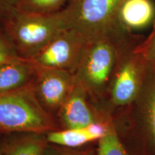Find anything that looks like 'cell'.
<instances>
[{
    "mask_svg": "<svg viewBox=\"0 0 155 155\" xmlns=\"http://www.w3.org/2000/svg\"><path fill=\"white\" fill-rule=\"evenodd\" d=\"M87 42L78 31L68 28L26 61L35 67L64 70L74 74Z\"/></svg>",
    "mask_w": 155,
    "mask_h": 155,
    "instance_id": "52a82bcc",
    "label": "cell"
},
{
    "mask_svg": "<svg viewBox=\"0 0 155 155\" xmlns=\"http://www.w3.org/2000/svg\"><path fill=\"white\" fill-rule=\"evenodd\" d=\"M22 59L6 33L2 26H0V67L6 63Z\"/></svg>",
    "mask_w": 155,
    "mask_h": 155,
    "instance_id": "e0dca14e",
    "label": "cell"
},
{
    "mask_svg": "<svg viewBox=\"0 0 155 155\" xmlns=\"http://www.w3.org/2000/svg\"><path fill=\"white\" fill-rule=\"evenodd\" d=\"M144 37L129 33L120 42L105 106L111 116L132 104L140 91L149 63L136 52L135 47Z\"/></svg>",
    "mask_w": 155,
    "mask_h": 155,
    "instance_id": "3957f363",
    "label": "cell"
},
{
    "mask_svg": "<svg viewBox=\"0 0 155 155\" xmlns=\"http://www.w3.org/2000/svg\"><path fill=\"white\" fill-rule=\"evenodd\" d=\"M68 0H19L17 9L35 14L50 15L61 12Z\"/></svg>",
    "mask_w": 155,
    "mask_h": 155,
    "instance_id": "5bb4252c",
    "label": "cell"
},
{
    "mask_svg": "<svg viewBox=\"0 0 155 155\" xmlns=\"http://www.w3.org/2000/svg\"><path fill=\"white\" fill-rule=\"evenodd\" d=\"M112 116L94 122L86 127L68 128L46 132V139L50 144L78 149L94 141H98L107 134Z\"/></svg>",
    "mask_w": 155,
    "mask_h": 155,
    "instance_id": "8fae6325",
    "label": "cell"
},
{
    "mask_svg": "<svg viewBox=\"0 0 155 155\" xmlns=\"http://www.w3.org/2000/svg\"><path fill=\"white\" fill-rule=\"evenodd\" d=\"M19 0H0V26L17 9Z\"/></svg>",
    "mask_w": 155,
    "mask_h": 155,
    "instance_id": "d6986e66",
    "label": "cell"
},
{
    "mask_svg": "<svg viewBox=\"0 0 155 155\" xmlns=\"http://www.w3.org/2000/svg\"><path fill=\"white\" fill-rule=\"evenodd\" d=\"M96 155H130L118 135L113 119L107 134L98 141Z\"/></svg>",
    "mask_w": 155,
    "mask_h": 155,
    "instance_id": "9a60e30c",
    "label": "cell"
},
{
    "mask_svg": "<svg viewBox=\"0 0 155 155\" xmlns=\"http://www.w3.org/2000/svg\"><path fill=\"white\" fill-rule=\"evenodd\" d=\"M34 68L32 86L37 98L50 114H57L74 86L75 75L64 70Z\"/></svg>",
    "mask_w": 155,
    "mask_h": 155,
    "instance_id": "ba28073f",
    "label": "cell"
},
{
    "mask_svg": "<svg viewBox=\"0 0 155 155\" xmlns=\"http://www.w3.org/2000/svg\"><path fill=\"white\" fill-rule=\"evenodd\" d=\"M154 20L153 0H123L116 12L114 26L121 33H136L152 25Z\"/></svg>",
    "mask_w": 155,
    "mask_h": 155,
    "instance_id": "30bf717a",
    "label": "cell"
},
{
    "mask_svg": "<svg viewBox=\"0 0 155 155\" xmlns=\"http://www.w3.org/2000/svg\"><path fill=\"white\" fill-rule=\"evenodd\" d=\"M88 96L86 89L75 78L72 91L57 113L63 129L86 127L110 116L93 108L88 102Z\"/></svg>",
    "mask_w": 155,
    "mask_h": 155,
    "instance_id": "9c48e42d",
    "label": "cell"
},
{
    "mask_svg": "<svg viewBox=\"0 0 155 155\" xmlns=\"http://www.w3.org/2000/svg\"><path fill=\"white\" fill-rule=\"evenodd\" d=\"M112 116L130 155H155V63H149L141 90L132 104Z\"/></svg>",
    "mask_w": 155,
    "mask_h": 155,
    "instance_id": "6da1fadb",
    "label": "cell"
},
{
    "mask_svg": "<svg viewBox=\"0 0 155 155\" xmlns=\"http://www.w3.org/2000/svg\"><path fill=\"white\" fill-rule=\"evenodd\" d=\"M0 155H4V153H3V141H0Z\"/></svg>",
    "mask_w": 155,
    "mask_h": 155,
    "instance_id": "ffe728a7",
    "label": "cell"
},
{
    "mask_svg": "<svg viewBox=\"0 0 155 155\" xmlns=\"http://www.w3.org/2000/svg\"><path fill=\"white\" fill-rule=\"evenodd\" d=\"M127 35H106L87 42L74 73L89 96L105 104L104 111L119 43Z\"/></svg>",
    "mask_w": 155,
    "mask_h": 155,
    "instance_id": "7a4b0ae2",
    "label": "cell"
},
{
    "mask_svg": "<svg viewBox=\"0 0 155 155\" xmlns=\"http://www.w3.org/2000/svg\"><path fill=\"white\" fill-rule=\"evenodd\" d=\"M22 59L28 60L68 28L63 10L50 15L16 9L2 25Z\"/></svg>",
    "mask_w": 155,
    "mask_h": 155,
    "instance_id": "277c9868",
    "label": "cell"
},
{
    "mask_svg": "<svg viewBox=\"0 0 155 155\" xmlns=\"http://www.w3.org/2000/svg\"><path fill=\"white\" fill-rule=\"evenodd\" d=\"M35 68L24 59L6 63L0 67V94L17 91L30 84Z\"/></svg>",
    "mask_w": 155,
    "mask_h": 155,
    "instance_id": "7c38bea8",
    "label": "cell"
},
{
    "mask_svg": "<svg viewBox=\"0 0 155 155\" xmlns=\"http://www.w3.org/2000/svg\"><path fill=\"white\" fill-rule=\"evenodd\" d=\"M55 127L51 114L37 98L32 83L0 94V131L46 133Z\"/></svg>",
    "mask_w": 155,
    "mask_h": 155,
    "instance_id": "5b68a950",
    "label": "cell"
},
{
    "mask_svg": "<svg viewBox=\"0 0 155 155\" xmlns=\"http://www.w3.org/2000/svg\"><path fill=\"white\" fill-rule=\"evenodd\" d=\"M123 0H68L63 9L68 28L87 41L106 35H124L114 26V18Z\"/></svg>",
    "mask_w": 155,
    "mask_h": 155,
    "instance_id": "8992f818",
    "label": "cell"
},
{
    "mask_svg": "<svg viewBox=\"0 0 155 155\" xmlns=\"http://www.w3.org/2000/svg\"><path fill=\"white\" fill-rule=\"evenodd\" d=\"M42 155H96V152H94L91 151L79 150L78 148H65L49 144Z\"/></svg>",
    "mask_w": 155,
    "mask_h": 155,
    "instance_id": "ac0fdd59",
    "label": "cell"
},
{
    "mask_svg": "<svg viewBox=\"0 0 155 155\" xmlns=\"http://www.w3.org/2000/svg\"><path fill=\"white\" fill-rule=\"evenodd\" d=\"M135 50L149 63H155V20L152 30L137 45Z\"/></svg>",
    "mask_w": 155,
    "mask_h": 155,
    "instance_id": "2e32d148",
    "label": "cell"
},
{
    "mask_svg": "<svg viewBox=\"0 0 155 155\" xmlns=\"http://www.w3.org/2000/svg\"><path fill=\"white\" fill-rule=\"evenodd\" d=\"M48 144L46 133H22L3 141V153L4 155H42Z\"/></svg>",
    "mask_w": 155,
    "mask_h": 155,
    "instance_id": "4fadbf2b",
    "label": "cell"
}]
</instances>
